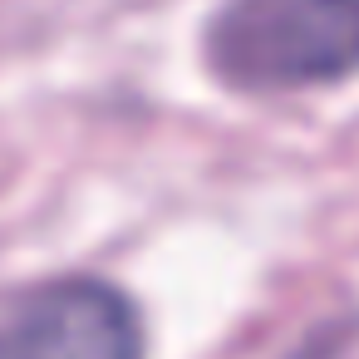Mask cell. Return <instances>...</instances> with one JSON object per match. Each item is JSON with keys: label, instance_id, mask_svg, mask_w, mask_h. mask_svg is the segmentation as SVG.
<instances>
[{"label": "cell", "instance_id": "cell-1", "mask_svg": "<svg viewBox=\"0 0 359 359\" xmlns=\"http://www.w3.org/2000/svg\"><path fill=\"white\" fill-rule=\"evenodd\" d=\"M207 65L236 94H295L359 74V0H222Z\"/></svg>", "mask_w": 359, "mask_h": 359}, {"label": "cell", "instance_id": "cell-2", "mask_svg": "<svg viewBox=\"0 0 359 359\" xmlns=\"http://www.w3.org/2000/svg\"><path fill=\"white\" fill-rule=\"evenodd\" d=\"M0 359H143V325L109 280H50L0 315Z\"/></svg>", "mask_w": 359, "mask_h": 359}]
</instances>
